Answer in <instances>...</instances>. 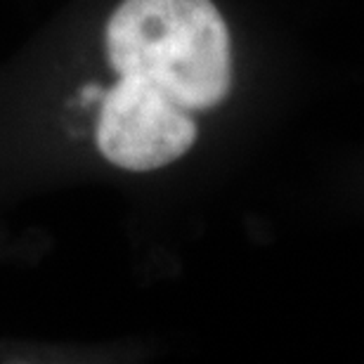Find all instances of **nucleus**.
Masks as SVG:
<instances>
[{"label":"nucleus","mask_w":364,"mask_h":364,"mask_svg":"<svg viewBox=\"0 0 364 364\" xmlns=\"http://www.w3.org/2000/svg\"><path fill=\"white\" fill-rule=\"evenodd\" d=\"M109 64L140 76L189 112L225 100L230 33L210 0H123L107 24Z\"/></svg>","instance_id":"f257e3e1"},{"label":"nucleus","mask_w":364,"mask_h":364,"mask_svg":"<svg viewBox=\"0 0 364 364\" xmlns=\"http://www.w3.org/2000/svg\"><path fill=\"white\" fill-rule=\"evenodd\" d=\"M196 142V123L154 83L121 76L105 95L97 121V147L123 171H154L178 161Z\"/></svg>","instance_id":"f03ea898"},{"label":"nucleus","mask_w":364,"mask_h":364,"mask_svg":"<svg viewBox=\"0 0 364 364\" xmlns=\"http://www.w3.org/2000/svg\"><path fill=\"white\" fill-rule=\"evenodd\" d=\"M97 85H88V88H83V100L88 102V100H92V97H97Z\"/></svg>","instance_id":"7ed1b4c3"}]
</instances>
